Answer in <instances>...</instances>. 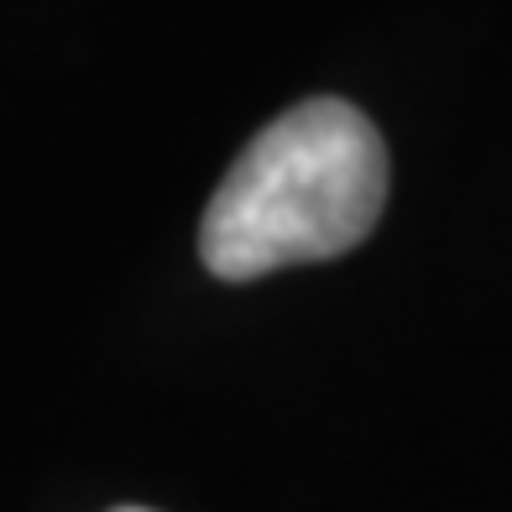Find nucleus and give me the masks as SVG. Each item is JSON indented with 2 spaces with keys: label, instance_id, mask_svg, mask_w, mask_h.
<instances>
[{
  "label": "nucleus",
  "instance_id": "1",
  "mask_svg": "<svg viewBox=\"0 0 512 512\" xmlns=\"http://www.w3.org/2000/svg\"><path fill=\"white\" fill-rule=\"evenodd\" d=\"M387 204V147L345 100L283 110L230 162L199 225V256L225 283L330 262L361 246Z\"/></svg>",
  "mask_w": 512,
  "mask_h": 512
},
{
  "label": "nucleus",
  "instance_id": "2",
  "mask_svg": "<svg viewBox=\"0 0 512 512\" xmlns=\"http://www.w3.org/2000/svg\"><path fill=\"white\" fill-rule=\"evenodd\" d=\"M115 512H147V507H115Z\"/></svg>",
  "mask_w": 512,
  "mask_h": 512
}]
</instances>
